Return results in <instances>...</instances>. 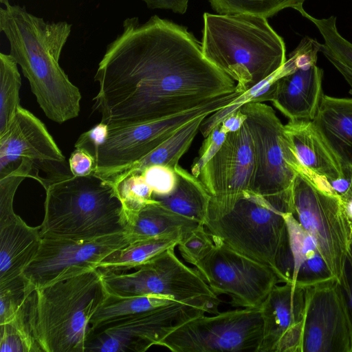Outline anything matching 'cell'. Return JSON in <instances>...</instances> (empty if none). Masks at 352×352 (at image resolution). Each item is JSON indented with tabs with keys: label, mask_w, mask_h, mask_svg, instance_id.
I'll use <instances>...</instances> for the list:
<instances>
[{
	"label": "cell",
	"mask_w": 352,
	"mask_h": 352,
	"mask_svg": "<svg viewBox=\"0 0 352 352\" xmlns=\"http://www.w3.org/2000/svg\"><path fill=\"white\" fill-rule=\"evenodd\" d=\"M93 109L109 126L166 118L235 92L187 28L154 15L126 19L98 64Z\"/></svg>",
	"instance_id": "1"
},
{
	"label": "cell",
	"mask_w": 352,
	"mask_h": 352,
	"mask_svg": "<svg viewBox=\"0 0 352 352\" xmlns=\"http://www.w3.org/2000/svg\"><path fill=\"white\" fill-rule=\"evenodd\" d=\"M0 30L45 116L58 124L76 118L82 96L59 65L71 24L47 22L8 3L0 9Z\"/></svg>",
	"instance_id": "2"
},
{
	"label": "cell",
	"mask_w": 352,
	"mask_h": 352,
	"mask_svg": "<svg viewBox=\"0 0 352 352\" xmlns=\"http://www.w3.org/2000/svg\"><path fill=\"white\" fill-rule=\"evenodd\" d=\"M287 212L292 213L291 188L272 195L248 190L229 206L208 208L204 226L213 240L269 266L285 283L289 272Z\"/></svg>",
	"instance_id": "3"
},
{
	"label": "cell",
	"mask_w": 352,
	"mask_h": 352,
	"mask_svg": "<svg viewBox=\"0 0 352 352\" xmlns=\"http://www.w3.org/2000/svg\"><path fill=\"white\" fill-rule=\"evenodd\" d=\"M108 296L98 268L34 289L27 319L41 352H85L91 320Z\"/></svg>",
	"instance_id": "4"
},
{
	"label": "cell",
	"mask_w": 352,
	"mask_h": 352,
	"mask_svg": "<svg viewBox=\"0 0 352 352\" xmlns=\"http://www.w3.org/2000/svg\"><path fill=\"white\" fill-rule=\"evenodd\" d=\"M201 45L204 57L234 80L243 94L286 61L283 38L258 16L204 13Z\"/></svg>",
	"instance_id": "5"
},
{
	"label": "cell",
	"mask_w": 352,
	"mask_h": 352,
	"mask_svg": "<svg viewBox=\"0 0 352 352\" xmlns=\"http://www.w3.org/2000/svg\"><path fill=\"white\" fill-rule=\"evenodd\" d=\"M45 190L42 238L93 240L124 232L122 204L109 181L94 173L71 175Z\"/></svg>",
	"instance_id": "6"
},
{
	"label": "cell",
	"mask_w": 352,
	"mask_h": 352,
	"mask_svg": "<svg viewBox=\"0 0 352 352\" xmlns=\"http://www.w3.org/2000/svg\"><path fill=\"white\" fill-rule=\"evenodd\" d=\"M292 214L316 241L342 285L352 252V221L339 193L327 180L300 169L291 187Z\"/></svg>",
	"instance_id": "7"
},
{
	"label": "cell",
	"mask_w": 352,
	"mask_h": 352,
	"mask_svg": "<svg viewBox=\"0 0 352 352\" xmlns=\"http://www.w3.org/2000/svg\"><path fill=\"white\" fill-rule=\"evenodd\" d=\"M109 294L118 297L158 295L219 313L220 300L195 267L184 264L175 248L162 252L131 273L102 271Z\"/></svg>",
	"instance_id": "8"
},
{
	"label": "cell",
	"mask_w": 352,
	"mask_h": 352,
	"mask_svg": "<svg viewBox=\"0 0 352 352\" xmlns=\"http://www.w3.org/2000/svg\"><path fill=\"white\" fill-rule=\"evenodd\" d=\"M242 94L236 90L199 107L161 119L109 126L105 142L93 152L96 162L94 173L103 179H110L148 154L189 121L213 113Z\"/></svg>",
	"instance_id": "9"
},
{
	"label": "cell",
	"mask_w": 352,
	"mask_h": 352,
	"mask_svg": "<svg viewBox=\"0 0 352 352\" xmlns=\"http://www.w3.org/2000/svg\"><path fill=\"white\" fill-rule=\"evenodd\" d=\"M263 335L260 307H241L181 324L160 342L173 352H258Z\"/></svg>",
	"instance_id": "10"
},
{
	"label": "cell",
	"mask_w": 352,
	"mask_h": 352,
	"mask_svg": "<svg viewBox=\"0 0 352 352\" xmlns=\"http://www.w3.org/2000/svg\"><path fill=\"white\" fill-rule=\"evenodd\" d=\"M240 109L246 116L254 145L255 167L251 190L272 195L290 189L302 167L285 125L265 103L247 102Z\"/></svg>",
	"instance_id": "11"
},
{
	"label": "cell",
	"mask_w": 352,
	"mask_h": 352,
	"mask_svg": "<svg viewBox=\"0 0 352 352\" xmlns=\"http://www.w3.org/2000/svg\"><path fill=\"white\" fill-rule=\"evenodd\" d=\"M194 266L217 296H228L232 305L238 307H260L272 288L280 283L271 267L218 241Z\"/></svg>",
	"instance_id": "12"
},
{
	"label": "cell",
	"mask_w": 352,
	"mask_h": 352,
	"mask_svg": "<svg viewBox=\"0 0 352 352\" xmlns=\"http://www.w3.org/2000/svg\"><path fill=\"white\" fill-rule=\"evenodd\" d=\"M23 160L32 162L34 179L44 188L54 181L72 175L69 163L45 125L20 106L0 135V175L16 168Z\"/></svg>",
	"instance_id": "13"
},
{
	"label": "cell",
	"mask_w": 352,
	"mask_h": 352,
	"mask_svg": "<svg viewBox=\"0 0 352 352\" xmlns=\"http://www.w3.org/2000/svg\"><path fill=\"white\" fill-rule=\"evenodd\" d=\"M204 308L175 302L118 320L94 331L86 351L144 352L188 320L206 314Z\"/></svg>",
	"instance_id": "14"
},
{
	"label": "cell",
	"mask_w": 352,
	"mask_h": 352,
	"mask_svg": "<svg viewBox=\"0 0 352 352\" xmlns=\"http://www.w3.org/2000/svg\"><path fill=\"white\" fill-rule=\"evenodd\" d=\"M129 244L124 232L93 240L43 238L23 276L34 289L98 268L113 251Z\"/></svg>",
	"instance_id": "15"
},
{
	"label": "cell",
	"mask_w": 352,
	"mask_h": 352,
	"mask_svg": "<svg viewBox=\"0 0 352 352\" xmlns=\"http://www.w3.org/2000/svg\"><path fill=\"white\" fill-rule=\"evenodd\" d=\"M302 352H352V322L335 279L306 288Z\"/></svg>",
	"instance_id": "16"
},
{
	"label": "cell",
	"mask_w": 352,
	"mask_h": 352,
	"mask_svg": "<svg viewBox=\"0 0 352 352\" xmlns=\"http://www.w3.org/2000/svg\"><path fill=\"white\" fill-rule=\"evenodd\" d=\"M316 41L304 38L278 72L270 102L289 120H312L323 96Z\"/></svg>",
	"instance_id": "17"
},
{
	"label": "cell",
	"mask_w": 352,
	"mask_h": 352,
	"mask_svg": "<svg viewBox=\"0 0 352 352\" xmlns=\"http://www.w3.org/2000/svg\"><path fill=\"white\" fill-rule=\"evenodd\" d=\"M254 167L253 141L245 121L239 130L227 133L201 170L199 179L211 196L209 208L229 206L251 190Z\"/></svg>",
	"instance_id": "18"
},
{
	"label": "cell",
	"mask_w": 352,
	"mask_h": 352,
	"mask_svg": "<svg viewBox=\"0 0 352 352\" xmlns=\"http://www.w3.org/2000/svg\"><path fill=\"white\" fill-rule=\"evenodd\" d=\"M260 308L263 335L258 352H302L306 288L277 284Z\"/></svg>",
	"instance_id": "19"
},
{
	"label": "cell",
	"mask_w": 352,
	"mask_h": 352,
	"mask_svg": "<svg viewBox=\"0 0 352 352\" xmlns=\"http://www.w3.org/2000/svg\"><path fill=\"white\" fill-rule=\"evenodd\" d=\"M285 129L302 169L330 184L346 180L338 159L312 120H289Z\"/></svg>",
	"instance_id": "20"
},
{
	"label": "cell",
	"mask_w": 352,
	"mask_h": 352,
	"mask_svg": "<svg viewBox=\"0 0 352 352\" xmlns=\"http://www.w3.org/2000/svg\"><path fill=\"white\" fill-rule=\"evenodd\" d=\"M42 239L40 226H28L16 213L0 221V284L22 276Z\"/></svg>",
	"instance_id": "21"
},
{
	"label": "cell",
	"mask_w": 352,
	"mask_h": 352,
	"mask_svg": "<svg viewBox=\"0 0 352 352\" xmlns=\"http://www.w3.org/2000/svg\"><path fill=\"white\" fill-rule=\"evenodd\" d=\"M312 122L349 180L352 169V98L323 94Z\"/></svg>",
	"instance_id": "22"
},
{
	"label": "cell",
	"mask_w": 352,
	"mask_h": 352,
	"mask_svg": "<svg viewBox=\"0 0 352 352\" xmlns=\"http://www.w3.org/2000/svg\"><path fill=\"white\" fill-rule=\"evenodd\" d=\"M285 218L289 235L291 274L289 283L308 288L335 279L312 236L292 212L286 213Z\"/></svg>",
	"instance_id": "23"
},
{
	"label": "cell",
	"mask_w": 352,
	"mask_h": 352,
	"mask_svg": "<svg viewBox=\"0 0 352 352\" xmlns=\"http://www.w3.org/2000/svg\"><path fill=\"white\" fill-rule=\"evenodd\" d=\"M199 224L170 211L156 200L127 219L124 233L129 243L176 235L183 238Z\"/></svg>",
	"instance_id": "24"
},
{
	"label": "cell",
	"mask_w": 352,
	"mask_h": 352,
	"mask_svg": "<svg viewBox=\"0 0 352 352\" xmlns=\"http://www.w3.org/2000/svg\"><path fill=\"white\" fill-rule=\"evenodd\" d=\"M174 170L177 179L174 190L166 196L153 195V198L170 211L204 225L211 196L201 180L179 164Z\"/></svg>",
	"instance_id": "25"
},
{
	"label": "cell",
	"mask_w": 352,
	"mask_h": 352,
	"mask_svg": "<svg viewBox=\"0 0 352 352\" xmlns=\"http://www.w3.org/2000/svg\"><path fill=\"white\" fill-rule=\"evenodd\" d=\"M208 116L203 115L189 121L141 160L107 180L115 185L124 177L141 173L152 165H163L174 169L190 148L202 122Z\"/></svg>",
	"instance_id": "26"
},
{
	"label": "cell",
	"mask_w": 352,
	"mask_h": 352,
	"mask_svg": "<svg viewBox=\"0 0 352 352\" xmlns=\"http://www.w3.org/2000/svg\"><path fill=\"white\" fill-rule=\"evenodd\" d=\"M182 236H170L137 241L111 252L98 265L104 272H125L135 269L171 248H175Z\"/></svg>",
	"instance_id": "27"
},
{
	"label": "cell",
	"mask_w": 352,
	"mask_h": 352,
	"mask_svg": "<svg viewBox=\"0 0 352 352\" xmlns=\"http://www.w3.org/2000/svg\"><path fill=\"white\" fill-rule=\"evenodd\" d=\"M175 302L177 301L171 298L158 295L118 297L109 294L91 320L92 333L118 320L164 307Z\"/></svg>",
	"instance_id": "28"
},
{
	"label": "cell",
	"mask_w": 352,
	"mask_h": 352,
	"mask_svg": "<svg viewBox=\"0 0 352 352\" xmlns=\"http://www.w3.org/2000/svg\"><path fill=\"white\" fill-rule=\"evenodd\" d=\"M10 54L0 53V135L8 128L20 105L21 78Z\"/></svg>",
	"instance_id": "29"
},
{
	"label": "cell",
	"mask_w": 352,
	"mask_h": 352,
	"mask_svg": "<svg viewBox=\"0 0 352 352\" xmlns=\"http://www.w3.org/2000/svg\"><path fill=\"white\" fill-rule=\"evenodd\" d=\"M212 8L220 14H250L269 18L291 8L297 11L303 8L305 0H208Z\"/></svg>",
	"instance_id": "30"
},
{
	"label": "cell",
	"mask_w": 352,
	"mask_h": 352,
	"mask_svg": "<svg viewBox=\"0 0 352 352\" xmlns=\"http://www.w3.org/2000/svg\"><path fill=\"white\" fill-rule=\"evenodd\" d=\"M27 304L28 300L10 321L0 324L1 352H41L28 322Z\"/></svg>",
	"instance_id": "31"
},
{
	"label": "cell",
	"mask_w": 352,
	"mask_h": 352,
	"mask_svg": "<svg viewBox=\"0 0 352 352\" xmlns=\"http://www.w3.org/2000/svg\"><path fill=\"white\" fill-rule=\"evenodd\" d=\"M127 219L145 206L155 202L153 190L141 173L129 175L113 185Z\"/></svg>",
	"instance_id": "32"
},
{
	"label": "cell",
	"mask_w": 352,
	"mask_h": 352,
	"mask_svg": "<svg viewBox=\"0 0 352 352\" xmlns=\"http://www.w3.org/2000/svg\"><path fill=\"white\" fill-rule=\"evenodd\" d=\"M34 288L22 276L0 284V324L10 321L26 303Z\"/></svg>",
	"instance_id": "33"
},
{
	"label": "cell",
	"mask_w": 352,
	"mask_h": 352,
	"mask_svg": "<svg viewBox=\"0 0 352 352\" xmlns=\"http://www.w3.org/2000/svg\"><path fill=\"white\" fill-rule=\"evenodd\" d=\"M214 245V241L204 224H199L184 236L177 245L182 258L192 265L207 256Z\"/></svg>",
	"instance_id": "34"
},
{
	"label": "cell",
	"mask_w": 352,
	"mask_h": 352,
	"mask_svg": "<svg viewBox=\"0 0 352 352\" xmlns=\"http://www.w3.org/2000/svg\"><path fill=\"white\" fill-rule=\"evenodd\" d=\"M153 190V195L166 196L176 187L177 175L174 169L163 165H152L141 173Z\"/></svg>",
	"instance_id": "35"
},
{
	"label": "cell",
	"mask_w": 352,
	"mask_h": 352,
	"mask_svg": "<svg viewBox=\"0 0 352 352\" xmlns=\"http://www.w3.org/2000/svg\"><path fill=\"white\" fill-rule=\"evenodd\" d=\"M226 135L227 133L222 129L220 123L205 138L198 156L191 166V173L195 177L199 178L201 169L220 149Z\"/></svg>",
	"instance_id": "36"
},
{
	"label": "cell",
	"mask_w": 352,
	"mask_h": 352,
	"mask_svg": "<svg viewBox=\"0 0 352 352\" xmlns=\"http://www.w3.org/2000/svg\"><path fill=\"white\" fill-rule=\"evenodd\" d=\"M68 163L71 173L76 177L93 174L96 168L94 155L85 148H75L69 158Z\"/></svg>",
	"instance_id": "37"
},
{
	"label": "cell",
	"mask_w": 352,
	"mask_h": 352,
	"mask_svg": "<svg viewBox=\"0 0 352 352\" xmlns=\"http://www.w3.org/2000/svg\"><path fill=\"white\" fill-rule=\"evenodd\" d=\"M108 133L109 125L100 122L80 135L75 148H85L93 154L94 150L105 142Z\"/></svg>",
	"instance_id": "38"
},
{
	"label": "cell",
	"mask_w": 352,
	"mask_h": 352,
	"mask_svg": "<svg viewBox=\"0 0 352 352\" xmlns=\"http://www.w3.org/2000/svg\"><path fill=\"white\" fill-rule=\"evenodd\" d=\"M152 9L170 10L174 12L184 14L186 12L188 0H142Z\"/></svg>",
	"instance_id": "39"
},
{
	"label": "cell",
	"mask_w": 352,
	"mask_h": 352,
	"mask_svg": "<svg viewBox=\"0 0 352 352\" xmlns=\"http://www.w3.org/2000/svg\"><path fill=\"white\" fill-rule=\"evenodd\" d=\"M340 286L346 297L352 322V252L348 257L345 268L344 280Z\"/></svg>",
	"instance_id": "40"
},
{
	"label": "cell",
	"mask_w": 352,
	"mask_h": 352,
	"mask_svg": "<svg viewBox=\"0 0 352 352\" xmlns=\"http://www.w3.org/2000/svg\"><path fill=\"white\" fill-rule=\"evenodd\" d=\"M246 120V116L240 108L227 117L222 122V129L228 133L239 130Z\"/></svg>",
	"instance_id": "41"
},
{
	"label": "cell",
	"mask_w": 352,
	"mask_h": 352,
	"mask_svg": "<svg viewBox=\"0 0 352 352\" xmlns=\"http://www.w3.org/2000/svg\"><path fill=\"white\" fill-rule=\"evenodd\" d=\"M348 184L345 190L340 195L346 213L352 221V169Z\"/></svg>",
	"instance_id": "42"
},
{
	"label": "cell",
	"mask_w": 352,
	"mask_h": 352,
	"mask_svg": "<svg viewBox=\"0 0 352 352\" xmlns=\"http://www.w3.org/2000/svg\"><path fill=\"white\" fill-rule=\"evenodd\" d=\"M342 76L352 89V74H343Z\"/></svg>",
	"instance_id": "43"
},
{
	"label": "cell",
	"mask_w": 352,
	"mask_h": 352,
	"mask_svg": "<svg viewBox=\"0 0 352 352\" xmlns=\"http://www.w3.org/2000/svg\"><path fill=\"white\" fill-rule=\"evenodd\" d=\"M0 1L4 6L9 3L8 0H0Z\"/></svg>",
	"instance_id": "44"
},
{
	"label": "cell",
	"mask_w": 352,
	"mask_h": 352,
	"mask_svg": "<svg viewBox=\"0 0 352 352\" xmlns=\"http://www.w3.org/2000/svg\"></svg>",
	"instance_id": "45"
}]
</instances>
